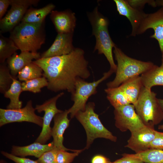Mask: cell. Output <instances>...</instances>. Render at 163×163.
<instances>
[{"label":"cell","mask_w":163,"mask_h":163,"mask_svg":"<svg viewBox=\"0 0 163 163\" xmlns=\"http://www.w3.org/2000/svg\"><path fill=\"white\" fill-rule=\"evenodd\" d=\"M33 62L42 69L43 76L48 82L47 88L55 92L66 90L72 94L76 81L85 80L90 75L88 62L80 48H75L67 55L40 58Z\"/></svg>","instance_id":"obj_1"},{"label":"cell","mask_w":163,"mask_h":163,"mask_svg":"<svg viewBox=\"0 0 163 163\" xmlns=\"http://www.w3.org/2000/svg\"><path fill=\"white\" fill-rule=\"evenodd\" d=\"M10 32L9 38L21 52L37 53L45 43V21L38 24L21 22Z\"/></svg>","instance_id":"obj_2"},{"label":"cell","mask_w":163,"mask_h":163,"mask_svg":"<svg viewBox=\"0 0 163 163\" xmlns=\"http://www.w3.org/2000/svg\"><path fill=\"white\" fill-rule=\"evenodd\" d=\"M88 17L92 27V34L96 39L94 51L97 50L99 54H103L110 64V70L116 72L117 65L114 61L112 50L116 45L109 33L108 21L99 12L97 6L88 14Z\"/></svg>","instance_id":"obj_3"},{"label":"cell","mask_w":163,"mask_h":163,"mask_svg":"<svg viewBox=\"0 0 163 163\" xmlns=\"http://www.w3.org/2000/svg\"><path fill=\"white\" fill-rule=\"evenodd\" d=\"M113 48L117 62L116 75L113 81L107 83V88L118 87L127 80L149 70L155 65L151 62L143 61L130 57L116 46Z\"/></svg>","instance_id":"obj_4"},{"label":"cell","mask_w":163,"mask_h":163,"mask_svg":"<svg viewBox=\"0 0 163 163\" xmlns=\"http://www.w3.org/2000/svg\"><path fill=\"white\" fill-rule=\"evenodd\" d=\"M95 105L93 102L87 104L85 110L79 111L75 117L82 125L87 136L86 146L85 149H88L95 139L103 138L116 142L117 138L103 125L99 115L94 112Z\"/></svg>","instance_id":"obj_5"},{"label":"cell","mask_w":163,"mask_h":163,"mask_svg":"<svg viewBox=\"0 0 163 163\" xmlns=\"http://www.w3.org/2000/svg\"><path fill=\"white\" fill-rule=\"evenodd\" d=\"M156 94L143 87L133 105L136 113L146 126L154 128L163 120V111Z\"/></svg>","instance_id":"obj_6"},{"label":"cell","mask_w":163,"mask_h":163,"mask_svg":"<svg viewBox=\"0 0 163 163\" xmlns=\"http://www.w3.org/2000/svg\"><path fill=\"white\" fill-rule=\"evenodd\" d=\"M113 73L109 70L104 73L101 78L92 82H88L82 79H79L76 81L74 91L71 94L72 100L74 103L68 110L71 118L75 117L79 111L85 110L86 103L89 97L97 93V88L99 85Z\"/></svg>","instance_id":"obj_7"},{"label":"cell","mask_w":163,"mask_h":163,"mask_svg":"<svg viewBox=\"0 0 163 163\" xmlns=\"http://www.w3.org/2000/svg\"><path fill=\"white\" fill-rule=\"evenodd\" d=\"M39 2V0H10V9L0 20V33L11 31L21 22L28 8L37 5Z\"/></svg>","instance_id":"obj_8"},{"label":"cell","mask_w":163,"mask_h":163,"mask_svg":"<svg viewBox=\"0 0 163 163\" xmlns=\"http://www.w3.org/2000/svg\"><path fill=\"white\" fill-rule=\"evenodd\" d=\"M35 110L31 100L22 108L15 109L0 108V126L15 122H27L42 127L43 118L36 114Z\"/></svg>","instance_id":"obj_9"},{"label":"cell","mask_w":163,"mask_h":163,"mask_svg":"<svg viewBox=\"0 0 163 163\" xmlns=\"http://www.w3.org/2000/svg\"><path fill=\"white\" fill-rule=\"evenodd\" d=\"M64 94L63 92L46 101L43 104L37 105L35 108L37 112L44 111L43 118L42 129L39 136L35 141L41 144H44L50 138L52 128L50 127L51 122L55 115L63 110L57 108L56 103L57 100Z\"/></svg>","instance_id":"obj_10"},{"label":"cell","mask_w":163,"mask_h":163,"mask_svg":"<svg viewBox=\"0 0 163 163\" xmlns=\"http://www.w3.org/2000/svg\"><path fill=\"white\" fill-rule=\"evenodd\" d=\"M114 108L115 126L120 131L129 130L132 133L146 126L136 113L133 104Z\"/></svg>","instance_id":"obj_11"},{"label":"cell","mask_w":163,"mask_h":163,"mask_svg":"<svg viewBox=\"0 0 163 163\" xmlns=\"http://www.w3.org/2000/svg\"><path fill=\"white\" fill-rule=\"evenodd\" d=\"M150 28L154 31V34L150 37L157 40L161 53H163V7L154 13L147 14L139 27L137 35L142 34Z\"/></svg>","instance_id":"obj_12"},{"label":"cell","mask_w":163,"mask_h":163,"mask_svg":"<svg viewBox=\"0 0 163 163\" xmlns=\"http://www.w3.org/2000/svg\"><path fill=\"white\" fill-rule=\"evenodd\" d=\"M157 131L154 128L145 126L131 133V136L125 146L135 153L149 149L150 145L155 139Z\"/></svg>","instance_id":"obj_13"},{"label":"cell","mask_w":163,"mask_h":163,"mask_svg":"<svg viewBox=\"0 0 163 163\" xmlns=\"http://www.w3.org/2000/svg\"><path fill=\"white\" fill-rule=\"evenodd\" d=\"M73 33H58L52 44L41 55V58H46L67 55L75 49L72 44Z\"/></svg>","instance_id":"obj_14"},{"label":"cell","mask_w":163,"mask_h":163,"mask_svg":"<svg viewBox=\"0 0 163 163\" xmlns=\"http://www.w3.org/2000/svg\"><path fill=\"white\" fill-rule=\"evenodd\" d=\"M118 12L120 15L126 17L130 21L132 27L130 36H136L142 20L147 14L142 10L131 6L127 0H114Z\"/></svg>","instance_id":"obj_15"},{"label":"cell","mask_w":163,"mask_h":163,"mask_svg":"<svg viewBox=\"0 0 163 163\" xmlns=\"http://www.w3.org/2000/svg\"><path fill=\"white\" fill-rule=\"evenodd\" d=\"M68 110H65L56 114L53 118L54 125L52 129L51 136L55 147L59 150L76 152L78 150L70 149L63 145V135L68 127L70 120L68 118Z\"/></svg>","instance_id":"obj_16"},{"label":"cell","mask_w":163,"mask_h":163,"mask_svg":"<svg viewBox=\"0 0 163 163\" xmlns=\"http://www.w3.org/2000/svg\"><path fill=\"white\" fill-rule=\"evenodd\" d=\"M50 18L58 33H73L76 23L74 13L69 10H53L50 13Z\"/></svg>","instance_id":"obj_17"},{"label":"cell","mask_w":163,"mask_h":163,"mask_svg":"<svg viewBox=\"0 0 163 163\" xmlns=\"http://www.w3.org/2000/svg\"><path fill=\"white\" fill-rule=\"evenodd\" d=\"M41 58L39 53L29 51H22L18 54L17 52L8 59L6 61L8 66L11 74L16 77L19 72L25 66L36 60Z\"/></svg>","instance_id":"obj_18"},{"label":"cell","mask_w":163,"mask_h":163,"mask_svg":"<svg viewBox=\"0 0 163 163\" xmlns=\"http://www.w3.org/2000/svg\"><path fill=\"white\" fill-rule=\"evenodd\" d=\"M54 147L53 141L47 144H43L35 142L33 143L25 146H13L11 154L20 157H24L27 156H32L39 158L44 153Z\"/></svg>","instance_id":"obj_19"},{"label":"cell","mask_w":163,"mask_h":163,"mask_svg":"<svg viewBox=\"0 0 163 163\" xmlns=\"http://www.w3.org/2000/svg\"><path fill=\"white\" fill-rule=\"evenodd\" d=\"M161 64L159 66L154 65L149 70L141 75L144 87L151 89L156 85L163 86V53H161Z\"/></svg>","instance_id":"obj_20"},{"label":"cell","mask_w":163,"mask_h":163,"mask_svg":"<svg viewBox=\"0 0 163 163\" xmlns=\"http://www.w3.org/2000/svg\"><path fill=\"white\" fill-rule=\"evenodd\" d=\"M127 96L131 104L134 105L137 101L143 87L140 76L131 78L119 86Z\"/></svg>","instance_id":"obj_21"},{"label":"cell","mask_w":163,"mask_h":163,"mask_svg":"<svg viewBox=\"0 0 163 163\" xmlns=\"http://www.w3.org/2000/svg\"><path fill=\"white\" fill-rule=\"evenodd\" d=\"M55 7L52 3L49 4L39 9L30 8L27 11L21 22L38 24L45 21L46 17L53 10Z\"/></svg>","instance_id":"obj_22"},{"label":"cell","mask_w":163,"mask_h":163,"mask_svg":"<svg viewBox=\"0 0 163 163\" xmlns=\"http://www.w3.org/2000/svg\"><path fill=\"white\" fill-rule=\"evenodd\" d=\"M17 77L14 76L13 82L9 89L4 94V96L10 99L9 104L7 109H18L21 108L22 101L19 100V96L22 92V83L17 79Z\"/></svg>","instance_id":"obj_23"},{"label":"cell","mask_w":163,"mask_h":163,"mask_svg":"<svg viewBox=\"0 0 163 163\" xmlns=\"http://www.w3.org/2000/svg\"><path fill=\"white\" fill-rule=\"evenodd\" d=\"M124 155L138 159L143 163H163V150L149 149L134 154H123Z\"/></svg>","instance_id":"obj_24"},{"label":"cell","mask_w":163,"mask_h":163,"mask_svg":"<svg viewBox=\"0 0 163 163\" xmlns=\"http://www.w3.org/2000/svg\"><path fill=\"white\" fill-rule=\"evenodd\" d=\"M104 91L107 94V99L114 108L131 104L119 86L107 88Z\"/></svg>","instance_id":"obj_25"},{"label":"cell","mask_w":163,"mask_h":163,"mask_svg":"<svg viewBox=\"0 0 163 163\" xmlns=\"http://www.w3.org/2000/svg\"><path fill=\"white\" fill-rule=\"evenodd\" d=\"M19 49L9 37L3 36L0 33V63H3Z\"/></svg>","instance_id":"obj_26"},{"label":"cell","mask_w":163,"mask_h":163,"mask_svg":"<svg viewBox=\"0 0 163 163\" xmlns=\"http://www.w3.org/2000/svg\"><path fill=\"white\" fill-rule=\"evenodd\" d=\"M43 72L42 68L32 62L19 72L17 78L20 81L25 82L42 77Z\"/></svg>","instance_id":"obj_27"},{"label":"cell","mask_w":163,"mask_h":163,"mask_svg":"<svg viewBox=\"0 0 163 163\" xmlns=\"http://www.w3.org/2000/svg\"><path fill=\"white\" fill-rule=\"evenodd\" d=\"M6 62L0 64V92L3 94L10 88L13 77Z\"/></svg>","instance_id":"obj_28"},{"label":"cell","mask_w":163,"mask_h":163,"mask_svg":"<svg viewBox=\"0 0 163 163\" xmlns=\"http://www.w3.org/2000/svg\"><path fill=\"white\" fill-rule=\"evenodd\" d=\"M48 82L44 76L23 82L22 83V91H28L34 93L40 92L41 89L48 85Z\"/></svg>","instance_id":"obj_29"},{"label":"cell","mask_w":163,"mask_h":163,"mask_svg":"<svg viewBox=\"0 0 163 163\" xmlns=\"http://www.w3.org/2000/svg\"><path fill=\"white\" fill-rule=\"evenodd\" d=\"M84 150H78L73 153L66 151L59 150L56 155L57 163H71L74 158L77 156Z\"/></svg>","instance_id":"obj_30"},{"label":"cell","mask_w":163,"mask_h":163,"mask_svg":"<svg viewBox=\"0 0 163 163\" xmlns=\"http://www.w3.org/2000/svg\"><path fill=\"white\" fill-rule=\"evenodd\" d=\"M59 150L55 147L44 153L36 161L38 163H57L56 155Z\"/></svg>","instance_id":"obj_31"},{"label":"cell","mask_w":163,"mask_h":163,"mask_svg":"<svg viewBox=\"0 0 163 163\" xmlns=\"http://www.w3.org/2000/svg\"><path fill=\"white\" fill-rule=\"evenodd\" d=\"M127 1L132 7L140 10H142L145 5L147 4L154 7L157 6L156 1L155 0H127Z\"/></svg>","instance_id":"obj_32"},{"label":"cell","mask_w":163,"mask_h":163,"mask_svg":"<svg viewBox=\"0 0 163 163\" xmlns=\"http://www.w3.org/2000/svg\"><path fill=\"white\" fill-rule=\"evenodd\" d=\"M1 153L5 157L15 163H38L37 161H34L25 157L17 156L4 151H2Z\"/></svg>","instance_id":"obj_33"},{"label":"cell","mask_w":163,"mask_h":163,"mask_svg":"<svg viewBox=\"0 0 163 163\" xmlns=\"http://www.w3.org/2000/svg\"><path fill=\"white\" fill-rule=\"evenodd\" d=\"M149 149L163 150V132L157 131L156 136L150 144Z\"/></svg>","instance_id":"obj_34"},{"label":"cell","mask_w":163,"mask_h":163,"mask_svg":"<svg viewBox=\"0 0 163 163\" xmlns=\"http://www.w3.org/2000/svg\"><path fill=\"white\" fill-rule=\"evenodd\" d=\"M122 157L113 163H144L141 161L135 158L129 157L122 154Z\"/></svg>","instance_id":"obj_35"},{"label":"cell","mask_w":163,"mask_h":163,"mask_svg":"<svg viewBox=\"0 0 163 163\" xmlns=\"http://www.w3.org/2000/svg\"><path fill=\"white\" fill-rule=\"evenodd\" d=\"M9 5L10 0H0V20L2 18Z\"/></svg>","instance_id":"obj_36"},{"label":"cell","mask_w":163,"mask_h":163,"mask_svg":"<svg viewBox=\"0 0 163 163\" xmlns=\"http://www.w3.org/2000/svg\"><path fill=\"white\" fill-rule=\"evenodd\" d=\"M110 161L105 157L101 155H97L93 157L91 163H109Z\"/></svg>","instance_id":"obj_37"},{"label":"cell","mask_w":163,"mask_h":163,"mask_svg":"<svg viewBox=\"0 0 163 163\" xmlns=\"http://www.w3.org/2000/svg\"><path fill=\"white\" fill-rule=\"evenodd\" d=\"M155 1L157 6H161L163 7V0H157Z\"/></svg>","instance_id":"obj_38"},{"label":"cell","mask_w":163,"mask_h":163,"mask_svg":"<svg viewBox=\"0 0 163 163\" xmlns=\"http://www.w3.org/2000/svg\"><path fill=\"white\" fill-rule=\"evenodd\" d=\"M158 101L163 111V99H158Z\"/></svg>","instance_id":"obj_39"},{"label":"cell","mask_w":163,"mask_h":163,"mask_svg":"<svg viewBox=\"0 0 163 163\" xmlns=\"http://www.w3.org/2000/svg\"><path fill=\"white\" fill-rule=\"evenodd\" d=\"M158 129H159L163 130V124L162 125H159L158 126Z\"/></svg>","instance_id":"obj_40"},{"label":"cell","mask_w":163,"mask_h":163,"mask_svg":"<svg viewBox=\"0 0 163 163\" xmlns=\"http://www.w3.org/2000/svg\"><path fill=\"white\" fill-rule=\"evenodd\" d=\"M109 163H113L112 162H111L110 161L109 162Z\"/></svg>","instance_id":"obj_41"}]
</instances>
